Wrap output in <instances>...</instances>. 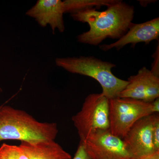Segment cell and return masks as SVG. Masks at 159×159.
<instances>
[{
	"label": "cell",
	"instance_id": "4fadbf2b",
	"mask_svg": "<svg viewBox=\"0 0 159 159\" xmlns=\"http://www.w3.org/2000/svg\"><path fill=\"white\" fill-rule=\"evenodd\" d=\"M0 159H29L20 146L4 143L0 146Z\"/></svg>",
	"mask_w": 159,
	"mask_h": 159
},
{
	"label": "cell",
	"instance_id": "5b68a950",
	"mask_svg": "<svg viewBox=\"0 0 159 159\" xmlns=\"http://www.w3.org/2000/svg\"><path fill=\"white\" fill-rule=\"evenodd\" d=\"M109 102L110 131L122 139L137 121L153 114L151 102L119 97L109 99Z\"/></svg>",
	"mask_w": 159,
	"mask_h": 159
},
{
	"label": "cell",
	"instance_id": "8992f818",
	"mask_svg": "<svg viewBox=\"0 0 159 159\" xmlns=\"http://www.w3.org/2000/svg\"><path fill=\"white\" fill-rule=\"evenodd\" d=\"M80 142L93 159H134L123 139L110 130L96 131Z\"/></svg>",
	"mask_w": 159,
	"mask_h": 159
},
{
	"label": "cell",
	"instance_id": "7c38bea8",
	"mask_svg": "<svg viewBox=\"0 0 159 159\" xmlns=\"http://www.w3.org/2000/svg\"><path fill=\"white\" fill-rule=\"evenodd\" d=\"M117 0H66L63 2L64 13L74 14L87 9L107 7L116 2Z\"/></svg>",
	"mask_w": 159,
	"mask_h": 159
},
{
	"label": "cell",
	"instance_id": "3957f363",
	"mask_svg": "<svg viewBox=\"0 0 159 159\" xmlns=\"http://www.w3.org/2000/svg\"><path fill=\"white\" fill-rule=\"evenodd\" d=\"M55 64L70 73L93 78L102 87L101 93L109 99L119 97L128 83L113 74L111 70L116 65L93 56L57 58Z\"/></svg>",
	"mask_w": 159,
	"mask_h": 159
},
{
	"label": "cell",
	"instance_id": "52a82bcc",
	"mask_svg": "<svg viewBox=\"0 0 159 159\" xmlns=\"http://www.w3.org/2000/svg\"><path fill=\"white\" fill-rule=\"evenodd\" d=\"M154 116L153 114L139 119L123 138L134 159H139L155 152L152 138Z\"/></svg>",
	"mask_w": 159,
	"mask_h": 159
},
{
	"label": "cell",
	"instance_id": "ac0fdd59",
	"mask_svg": "<svg viewBox=\"0 0 159 159\" xmlns=\"http://www.w3.org/2000/svg\"><path fill=\"white\" fill-rule=\"evenodd\" d=\"M139 159H159V151L155 152L153 153L142 157Z\"/></svg>",
	"mask_w": 159,
	"mask_h": 159
},
{
	"label": "cell",
	"instance_id": "30bf717a",
	"mask_svg": "<svg viewBox=\"0 0 159 159\" xmlns=\"http://www.w3.org/2000/svg\"><path fill=\"white\" fill-rule=\"evenodd\" d=\"M64 14L63 2L61 0H38L26 13L34 19L41 27L49 25L53 34L56 29L60 32L65 31Z\"/></svg>",
	"mask_w": 159,
	"mask_h": 159
},
{
	"label": "cell",
	"instance_id": "9a60e30c",
	"mask_svg": "<svg viewBox=\"0 0 159 159\" xmlns=\"http://www.w3.org/2000/svg\"><path fill=\"white\" fill-rule=\"evenodd\" d=\"M72 159H93L87 152L82 142H80L77 151Z\"/></svg>",
	"mask_w": 159,
	"mask_h": 159
},
{
	"label": "cell",
	"instance_id": "5bb4252c",
	"mask_svg": "<svg viewBox=\"0 0 159 159\" xmlns=\"http://www.w3.org/2000/svg\"><path fill=\"white\" fill-rule=\"evenodd\" d=\"M154 115L152 138L154 149L156 152L159 151V113H155Z\"/></svg>",
	"mask_w": 159,
	"mask_h": 159
},
{
	"label": "cell",
	"instance_id": "e0dca14e",
	"mask_svg": "<svg viewBox=\"0 0 159 159\" xmlns=\"http://www.w3.org/2000/svg\"><path fill=\"white\" fill-rule=\"evenodd\" d=\"M151 108L153 114L159 113V98L151 102Z\"/></svg>",
	"mask_w": 159,
	"mask_h": 159
},
{
	"label": "cell",
	"instance_id": "d6986e66",
	"mask_svg": "<svg viewBox=\"0 0 159 159\" xmlns=\"http://www.w3.org/2000/svg\"><path fill=\"white\" fill-rule=\"evenodd\" d=\"M2 91V89L1 88H0V91Z\"/></svg>",
	"mask_w": 159,
	"mask_h": 159
},
{
	"label": "cell",
	"instance_id": "7a4b0ae2",
	"mask_svg": "<svg viewBox=\"0 0 159 159\" xmlns=\"http://www.w3.org/2000/svg\"><path fill=\"white\" fill-rule=\"evenodd\" d=\"M55 122H40L25 111L0 107V142L4 140L37 142L53 141L58 134Z\"/></svg>",
	"mask_w": 159,
	"mask_h": 159
},
{
	"label": "cell",
	"instance_id": "2e32d148",
	"mask_svg": "<svg viewBox=\"0 0 159 159\" xmlns=\"http://www.w3.org/2000/svg\"><path fill=\"white\" fill-rule=\"evenodd\" d=\"M157 50L156 52L153 54L154 59V65L152 66V70H151V71L155 75L159 77V47H158V48H157Z\"/></svg>",
	"mask_w": 159,
	"mask_h": 159
},
{
	"label": "cell",
	"instance_id": "8fae6325",
	"mask_svg": "<svg viewBox=\"0 0 159 159\" xmlns=\"http://www.w3.org/2000/svg\"><path fill=\"white\" fill-rule=\"evenodd\" d=\"M20 146L29 159H72L70 154L54 140L37 142H21Z\"/></svg>",
	"mask_w": 159,
	"mask_h": 159
},
{
	"label": "cell",
	"instance_id": "ba28073f",
	"mask_svg": "<svg viewBox=\"0 0 159 159\" xmlns=\"http://www.w3.org/2000/svg\"><path fill=\"white\" fill-rule=\"evenodd\" d=\"M128 83L119 97L152 102L159 98V77L145 67L129 77Z\"/></svg>",
	"mask_w": 159,
	"mask_h": 159
},
{
	"label": "cell",
	"instance_id": "6da1fadb",
	"mask_svg": "<svg viewBox=\"0 0 159 159\" xmlns=\"http://www.w3.org/2000/svg\"><path fill=\"white\" fill-rule=\"evenodd\" d=\"M134 14L133 6L117 0L105 11L87 9L71 14V16L74 20L87 23L89 26V31L78 35L77 41L82 43L97 46L106 39L121 38L133 24Z\"/></svg>",
	"mask_w": 159,
	"mask_h": 159
},
{
	"label": "cell",
	"instance_id": "9c48e42d",
	"mask_svg": "<svg viewBox=\"0 0 159 159\" xmlns=\"http://www.w3.org/2000/svg\"><path fill=\"white\" fill-rule=\"evenodd\" d=\"M159 18H155L140 24L133 23L128 31L121 38L116 42L109 44L99 45L103 51L116 48L118 51L126 45L131 44L134 47L139 43H145L148 44L154 40H159Z\"/></svg>",
	"mask_w": 159,
	"mask_h": 159
},
{
	"label": "cell",
	"instance_id": "277c9868",
	"mask_svg": "<svg viewBox=\"0 0 159 159\" xmlns=\"http://www.w3.org/2000/svg\"><path fill=\"white\" fill-rule=\"evenodd\" d=\"M72 120L80 142L96 131L110 130L109 99L101 93L89 94Z\"/></svg>",
	"mask_w": 159,
	"mask_h": 159
}]
</instances>
